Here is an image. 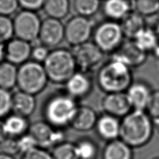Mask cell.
<instances>
[{"label":"cell","instance_id":"obj_1","mask_svg":"<svg viewBox=\"0 0 159 159\" xmlns=\"http://www.w3.org/2000/svg\"><path fill=\"white\" fill-rule=\"evenodd\" d=\"M132 69L117 59L111 57L97 71L96 82L106 93L124 92L133 82Z\"/></svg>","mask_w":159,"mask_h":159},{"label":"cell","instance_id":"obj_2","mask_svg":"<svg viewBox=\"0 0 159 159\" xmlns=\"http://www.w3.org/2000/svg\"><path fill=\"white\" fill-rule=\"evenodd\" d=\"M152 135V124L143 110L130 112L121 122V140L130 147L146 144Z\"/></svg>","mask_w":159,"mask_h":159},{"label":"cell","instance_id":"obj_3","mask_svg":"<svg viewBox=\"0 0 159 159\" xmlns=\"http://www.w3.org/2000/svg\"><path fill=\"white\" fill-rule=\"evenodd\" d=\"M78 107L76 99L66 92L54 95L48 99L44 106L45 121L59 129L70 126Z\"/></svg>","mask_w":159,"mask_h":159},{"label":"cell","instance_id":"obj_4","mask_svg":"<svg viewBox=\"0 0 159 159\" xmlns=\"http://www.w3.org/2000/svg\"><path fill=\"white\" fill-rule=\"evenodd\" d=\"M43 65L49 81L57 84H66L78 70L72 50L66 48L51 50Z\"/></svg>","mask_w":159,"mask_h":159},{"label":"cell","instance_id":"obj_5","mask_svg":"<svg viewBox=\"0 0 159 159\" xmlns=\"http://www.w3.org/2000/svg\"><path fill=\"white\" fill-rule=\"evenodd\" d=\"M48 82L43 64L29 60L18 68L17 87L20 91L36 96L45 89Z\"/></svg>","mask_w":159,"mask_h":159},{"label":"cell","instance_id":"obj_6","mask_svg":"<svg viewBox=\"0 0 159 159\" xmlns=\"http://www.w3.org/2000/svg\"><path fill=\"white\" fill-rule=\"evenodd\" d=\"M93 42L105 54L112 55L124 42L120 22L106 19L98 24L93 32Z\"/></svg>","mask_w":159,"mask_h":159},{"label":"cell","instance_id":"obj_7","mask_svg":"<svg viewBox=\"0 0 159 159\" xmlns=\"http://www.w3.org/2000/svg\"><path fill=\"white\" fill-rule=\"evenodd\" d=\"M14 36L27 42L39 40L42 20L35 11L22 9L18 11L13 19Z\"/></svg>","mask_w":159,"mask_h":159},{"label":"cell","instance_id":"obj_8","mask_svg":"<svg viewBox=\"0 0 159 159\" xmlns=\"http://www.w3.org/2000/svg\"><path fill=\"white\" fill-rule=\"evenodd\" d=\"M72 52L78 70L89 73L102 65L105 54L93 41L73 47Z\"/></svg>","mask_w":159,"mask_h":159},{"label":"cell","instance_id":"obj_9","mask_svg":"<svg viewBox=\"0 0 159 159\" xmlns=\"http://www.w3.org/2000/svg\"><path fill=\"white\" fill-rule=\"evenodd\" d=\"M93 25L89 18L76 15L65 25V41L72 47L89 41L93 35Z\"/></svg>","mask_w":159,"mask_h":159},{"label":"cell","instance_id":"obj_10","mask_svg":"<svg viewBox=\"0 0 159 159\" xmlns=\"http://www.w3.org/2000/svg\"><path fill=\"white\" fill-rule=\"evenodd\" d=\"M28 132L34 137L39 147L47 150L65 142L63 130L57 129L45 121H38L30 124Z\"/></svg>","mask_w":159,"mask_h":159},{"label":"cell","instance_id":"obj_11","mask_svg":"<svg viewBox=\"0 0 159 159\" xmlns=\"http://www.w3.org/2000/svg\"><path fill=\"white\" fill-rule=\"evenodd\" d=\"M65 40V25L60 20L46 18L42 20L39 41L48 48H58Z\"/></svg>","mask_w":159,"mask_h":159},{"label":"cell","instance_id":"obj_12","mask_svg":"<svg viewBox=\"0 0 159 159\" xmlns=\"http://www.w3.org/2000/svg\"><path fill=\"white\" fill-rule=\"evenodd\" d=\"M130 68H137L143 66L147 60L149 55L138 47L133 40L125 39L120 48L111 55Z\"/></svg>","mask_w":159,"mask_h":159},{"label":"cell","instance_id":"obj_13","mask_svg":"<svg viewBox=\"0 0 159 159\" xmlns=\"http://www.w3.org/2000/svg\"><path fill=\"white\" fill-rule=\"evenodd\" d=\"M32 46L30 43L13 38L5 45V59L16 66H20L31 59Z\"/></svg>","mask_w":159,"mask_h":159},{"label":"cell","instance_id":"obj_14","mask_svg":"<svg viewBox=\"0 0 159 159\" xmlns=\"http://www.w3.org/2000/svg\"><path fill=\"white\" fill-rule=\"evenodd\" d=\"M102 107L106 114L116 117H123L129 114L132 108L126 93H110L102 101Z\"/></svg>","mask_w":159,"mask_h":159},{"label":"cell","instance_id":"obj_15","mask_svg":"<svg viewBox=\"0 0 159 159\" xmlns=\"http://www.w3.org/2000/svg\"><path fill=\"white\" fill-rule=\"evenodd\" d=\"M66 92L75 99L87 96L92 89L93 83L89 73L77 70L65 84Z\"/></svg>","mask_w":159,"mask_h":159},{"label":"cell","instance_id":"obj_16","mask_svg":"<svg viewBox=\"0 0 159 159\" xmlns=\"http://www.w3.org/2000/svg\"><path fill=\"white\" fill-rule=\"evenodd\" d=\"M126 93L130 106L134 110L144 111L147 109L152 93L147 83L137 81L132 82Z\"/></svg>","mask_w":159,"mask_h":159},{"label":"cell","instance_id":"obj_17","mask_svg":"<svg viewBox=\"0 0 159 159\" xmlns=\"http://www.w3.org/2000/svg\"><path fill=\"white\" fill-rule=\"evenodd\" d=\"M102 11L106 19L120 22L132 12V0H104Z\"/></svg>","mask_w":159,"mask_h":159},{"label":"cell","instance_id":"obj_18","mask_svg":"<svg viewBox=\"0 0 159 159\" xmlns=\"http://www.w3.org/2000/svg\"><path fill=\"white\" fill-rule=\"evenodd\" d=\"M133 41L147 55L159 59V38L154 27L147 26Z\"/></svg>","mask_w":159,"mask_h":159},{"label":"cell","instance_id":"obj_19","mask_svg":"<svg viewBox=\"0 0 159 159\" xmlns=\"http://www.w3.org/2000/svg\"><path fill=\"white\" fill-rule=\"evenodd\" d=\"M121 122L117 117L106 114L98 117L96 124V130L100 138L105 140L112 141L120 135Z\"/></svg>","mask_w":159,"mask_h":159},{"label":"cell","instance_id":"obj_20","mask_svg":"<svg viewBox=\"0 0 159 159\" xmlns=\"http://www.w3.org/2000/svg\"><path fill=\"white\" fill-rule=\"evenodd\" d=\"M98 119L97 114L92 107L79 106L70 127L78 132H88L95 128Z\"/></svg>","mask_w":159,"mask_h":159},{"label":"cell","instance_id":"obj_21","mask_svg":"<svg viewBox=\"0 0 159 159\" xmlns=\"http://www.w3.org/2000/svg\"><path fill=\"white\" fill-rule=\"evenodd\" d=\"M3 126L7 138L17 139L29 131L30 124L27 117L14 113L5 118Z\"/></svg>","mask_w":159,"mask_h":159},{"label":"cell","instance_id":"obj_22","mask_svg":"<svg viewBox=\"0 0 159 159\" xmlns=\"http://www.w3.org/2000/svg\"><path fill=\"white\" fill-rule=\"evenodd\" d=\"M35 96L18 91L13 93V111L16 114L28 117L33 114L36 106Z\"/></svg>","mask_w":159,"mask_h":159},{"label":"cell","instance_id":"obj_23","mask_svg":"<svg viewBox=\"0 0 159 159\" xmlns=\"http://www.w3.org/2000/svg\"><path fill=\"white\" fill-rule=\"evenodd\" d=\"M126 39L133 40L138 34L147 26L146 18L133 11L120 22Z\"/></svg>","mask_w":159,"mask_h":159},{"label":"cell","instance_id":"obj_24","mask_svg":"<svg viewBox=\"0 0 159 159\" xmlns=\"http://www.w3.org/2000/svg\"><path fill=\"white\" fill-rule=\"evenodd\" d=\"M103 159H132L130 147L121 140L110 141L103 151Z\"/></svg>","mask_w":159,"mask_h":159},{"label":"cell","instance_id":"obj_25","mask_svg":"<svg viewBox=\"0 0 159 159\" xmlns=\"http://www.w3.org/2000/svg\"><path fill=\"white\" fill-rule=\"evenodd\" d=\"M70 9V0H45L43 10L48 18L64 19Z\"/></svg>","mask_w":159,"mask_h":159},{"label":"cell","instance_id":"obj_26","mask_svg":"<svg viewBox=\"0 0 159 159\" xmlns=\"http://www.w3.org/2000/svg\"><path fill=\"white\" fill-rule=\"evenodd\" d=\"M18 68L8 61L0 63V88L10 91L17 86Z\"/></svg>","mask_w":159,"mask_h":159},{"label":"cell","instance_id":"obj_27","mask_svg":"<svg viewBox=\"0 0 159 159\" xmlns=\"http://www.w3.org/2000/svg\"><path fill=\"white\" fill-rule=\"evenodd\" d=\"M73 6L77 15L89 18L101 7V0H73Z\"/></svg>","mask_w":159,"mask_h":159},{"label":"cell","instance_id":"obj_28","mask_svg":"<svg viewBox=\"0 0 159 159\" xmlns=\"http://www.w3.org/2000/svg\"><path fill=\"white\" fill-rule=\"evenodd\" d=\"M80 159H96L98 147L91 138H82L75 143Z\"/></svg>","mask_w":159,"mask_h":159},{"label":"cell","instance_id":"obj_29","mask_svg":"<svg viewBox=\"0 0 159 159\" xmlns=\"http://www.w3.org/2000/svg\"><path fill=\"white\" fill-rule=\"evenodd\" d=\"M133 9L144 18L159 13V0H132Z\"/></svg>","mask_w":159,"mask_h":159},{"label":"cell","instance_id":"obj_30","mask_svg":"<svg viewBox=\"0 0 159 159\" xmlns=\"http://www.w3.org/2000/svg\"><path fill=\"white\" fill-rule=\"evenodd\" d=\"M54 159H80L75 143L64 142L54 147L52 152Z\"/></svg>","mask_w":159,"mask_h":159},{"label":"cell","instance_id":"obj_31","mask_svg":"<svg viewBox=\"0 0 159 159\" xmlns=\"http://www.w3.org/2000/svg\"><path fill=\"white\" fill-rule=\"evenodd\" d=\"M13 36V20L9 16L0 15V43H7Z\"/></svg>","mask_w":159,"mask_h":159},{"label":"cell","instance_id":"obj_32","mask_svg":"<svg viewBox=\"0 0 159 159\" xmlns=\"http://www.w3.org/2000/svg\"><path fill=\"white\" fill-rule=\"evenodd\" d=\"M12 97L10 91L0 88V119L7 117L13 111Z\"/></svg>","mask_w":159,"mask_h":159},{"label":"cell","instance_id":"obj_33","mask_svg":"<svg viewBox=\"0 0 159 159\" xmlns=\"http://www.w3.org/2000/svg\"><path fill=\"white\" fill-rule=\"evenodd\" d=\"M17 143H18L20 153H22V154L39 147L37 141L29 132L17 138Z\"/></svg>","mask_w":159,"mask_h":159},{"label":"cell","instance_id":"obj_34","mask_svg":"<svg viewBox=\"0 0 159 159\" xmlns=\"http://www.w3.org/2000/svg\"><path fill=\"white\" fill-rule=\"evenodd\" d=\"M50 52V48L43 45L40 43L39 44L36 45L32 47V53H31V59L32 60L35 61L39 63L43 64L45 59L49 55Z\"/></svg>","mask_w":159,"mask_h":159},{"label":"cell","instance_id":"obj_35","mask_svg":"<svg viewBox=\"0 0 159 159\" xmlns=\"http://www.w3.org/2000/svg\"><path fill=\"white\" fill-rule=\"evenodd\" d=\"M18 0H0V15L11 16L18 11Z\"/></svg>","mask_w":159,"mask_h":159},{"label":"cell","instance_id":"obj_36","mask_svg":"<svg viewBox=\"0 0 159 159\" xmlns=\"http://www.w3.org/2000/svg\"><path fill=\"white\" fill-rule=\"evenodd\" d=\"M21 159H54L52 153L47 149L38 147L26 154H22Z\"/></svg>","mask_w":159,"mask_h":159},{"label":"cell","instance_id":"obj_37","mask_svg":"<svg viewBox=\"0 0 159 159\" xmlns=\"http://www.w3.org/2000/svg\"><path fill=\"white\" fill-rule=\"evenodd\" d=\"M2 149V152L11 156H15L20 153L17 139L7 138L0 144Z\"/></svg>","mask_w":159,"mask_h":159},{"label":"cell","instance_id":"obj_38","mask_svg":"<svg viewBox=\"0 0 159 159\" xmlns=\"http://www.w3.org/2000/svg\"><path fill=\"white\" fill-rule=\"evenodd\" d=\"M45 0H18L20 7L22 9L36 11L43 9Z\"/></svg>","mask_w":159,"mask_h":159},{"label":"cell","instance_id":"obj_39","mask_svg":"<svg viewBox=\"0 0 159 159\" xmlns=\"http://www.w3.org/2000/svg\"><path fill=\"white\" fill-rule=\"evenodd\" d=\"M147 110L152 117H159V91L152 93Z\"/></svg>","mask_w":159,"mask_h":159},{"label":"cell","instance_id":"obj_40","mask_svg":"<svg viewBox=\"0 0 159 159\" xmlns=\"http://www.w3.org/2000/svg\"><path fill=\"white\" fill-rule=\"evenodd\" d=\"M7 138L4 130V126H3V121L0 119V144Z\"/></svg>","mask_w":159,"mask_h":159},{"label":"cell","instance_id":"obj_41","mask_svg":"<svg viewBox=\"0 0 159 159\" xmlns=\"http://www.w3.org/2000/svg\"><path fill=\"white\" fill-rule=\"evenodd\" d=\"M5 59V44L0 43V63Z\"/></svg>","mask_w":159,"mask_h":159},{"label":"cell","instance_id":"obj_42","mask_svg":"<svg viewBox=\"0 0 159 159\" xmlns=\"http://www.w3.org/2000/svg\"><path fill=\"white\" fill-rule=\"evenodd\" d=\"M0 159H16L13 156L5 154L4 152H0Z\"/></svg>","mask_w":159,"mask_h":159},{"label":"cell","instance_id":"obj_43","mask_svg":"<svg viewBox=\"0 0 159 159\" xmlns=\"http://www.w3.org/2000/svg\"><path fill=\"white\" fill-rule=\"evenodd\" d=\"M154 29L155 30L156 32H157V35H158V38H159V19L158 20L157 23H156V25H155V26L154 27Z\"/></svg>","mask_w":159,"mask_h":159},{"label":"cell","instance_id":"obj_44","mask_svg":"<svg viewBox=\"0 0 159 159\" xmlns=\"http://www.w3.org/2000/svg\"><path fill=\"white\" fill-rule=\"evenodd\" d=\"M155 124H156V126H157V129L159 131V117L155 119Z\"/></svg>","mask_w":159,"mask_h":159},{"label":"cell","instance_id":"obj_45","mask_svg":"<svg viewBox=\"0 0 159 159\" xmlns=\"http://www.w3.org/2000/svg\"><path fill=\"white\" fill-rule=\"evenodd\" d=\"M158 159H159V158H158Z\"/></svg>","mask_w":159,"mask_h":159}]
</instances>
